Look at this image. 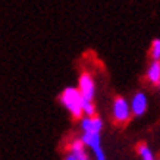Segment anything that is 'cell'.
Here are the masks:
<instances>
[{"instance_id":"obj_11","label":"cell","mask_w":160,"mask_h":160,"mask_svg":"<svg viewBox=\"0 0 160 160\" xmlns=\"http://www.w3.org/2000/svg\"><path fill=\"white\" fill-rule=\"evenodd\" d=\"M82 110H84V116H94V115H96V104H94V100H85V98H84Z\"/></svg>"},{"instance_id":"obj_5","label":"cell","mask_w":160,"mask_h":160,"mask_svg":"<svg viewBox=\"0 0 160 160\" xmlns=\"http://www.w3.org/2000/svg\"><path fill=\"white\" fill-rule=\"evenodd\" d=\"M148 109V98H147L146 92L137 91L131 98V110L132 116L141 118Z\"/></svg>"},{"instance_id":"obj_13","label":"cell","mask_w":160,"mask_h":160,"mask_svg":"<svg viewBox=\"0 0 160 160\" xmlns=\"http://www.w3.org/2000/svg\"><path fill=\"white\" fill-rule=\"evenodd\" d=\"M159 160H160V159H159Z\"/></svg>"},{"instance_id":"obj_3","label":"cell","mask_w":160,"mask_h":160,"mask_svg":"<svg viewBox=\"0 0 160 160\" xmlns=\"http://www.w3.org/2000/svg\"><path fill=\"white\" fill-rule=\"evenodd\" d=\"M85 147L92 151L96 160H106V154L102 147V132H82L79 137Z\"/></svg>"},{"instance_id":"obj_2","label":"cell","mask_w":160,"mask_h":160,"mask_svg":"<svg viewBox=\"0 0 160 160\" xmlns=\"http://www.w3.org/2000/svg\"><path fill=\"white\" fill-rule=\"evenodd\" d=\"M112 116L113 121L116 123H126L131 121L132 110H131V103L128 102L125 97L118 96L113 100V106H112Z\"/></svg>"},{"instance_id":"obj_8","label":"cell","mask_w":160,"mask_h":160,"mask_svg":"<svg viewBox=\"0 0 160 160\" xmlns=\"http://www.w3.org/2000/svg\"><path fill=\"white\" fill-rule=\"evenodd\" d=\"M146 77L153 85H159V81H160V60H151V63L148 65V68H147Z\"/></svg>"},{"instance_id":"obj_6","label":"cell","mask_w":160,"mask_h":160,"mask_svg":"<svg viewBox=\"0 0 160 160\" xmlns=\"http://www.w3.org/2000/svg\"><path fill=\"white\" fill-rule=\"evenodd\" d=\"M87 147L84 144L81 138H75V140L69 144V153L66 154L65 160H90L87 154Z\"/></svg>"},{"instance_id":"obj_1","label":"cell","mask_w":160,"mask_h":160,"mask_svg":"<svg viewBox=\"0 0 160 160\" xmlns=\"http://www.w3.org/2000/svg\"><path fill=\"white\" fill-rule=\"evenodd\" d=\"M59 102L62 106L69 112V115L73 119H81L84 116L82 102L84 98L77 87H66L60 94H59Z\"/></svg>"},{"instance_id":"obj_4","label":"cell","mask_w":160,"mask_h":160,"mask_svg":"<svg viewBox=\"0 0 160 160\" xmlns=\"http://www.w3.org/2000/svg\"><path fill=\"white\" fill-rule=\"evenodd\" d=\"M78 90L81 92L82 98L94 100L96 97V81L90 72H82L78 78Z\"/></svg>"},{"instance_id":"obj_9","label":"cell","mask_w":160,"mask_h":160,"mask_svg":"<svg viewBox=\"0 0 160 160\" xmlns=\"http://www.w3.org/2000/svg\"><path fill=\"white\" fill-rule=\"evenodd\" d=\"M137 151H138L141 160H156V156H154V153H153V150L147 146L146 142H140V144L137 146Z\"/></svg>"},{"instance_id":"obj_7","label":"cell","mask_w":160,"mask_h":160,"mask_svg":"<svg viewBox=\"0 0 160 160\" xmlns=\"http://www.w3.org/2000/svg\"><path fill=\"white\" fill-rule=\"evenodd\" d=\"M79 128L82 132H102L103 119L97 115L94 116H82L79 119Z\"/></svg>"},{"instance_id":"obj_12","label":"cell","mask_w":160,"mask_h":160,"mask_svg":"<svg viewBox=\"0 0 160 160\" xmlns=\"http://www.w3.org/2000/svg\"><path fill=\"white\" fill-rule=\"evenodd\" d=\"M159 90H160V81H159Z\"/></svg>"},{"instance_id":"obj_10","label":"cell","mask_w":160,"mask_h":160,"mask_svg":"<svg viewBox=\"0 0 160 160\" xmlns=\"http://www.w3.org/2000/svg\"><path fill=\"white\" fill-rule=\"evenodd\" d=\"M151 60H160V38H154L150 46Z\"/></svg>"}]
</instances>
